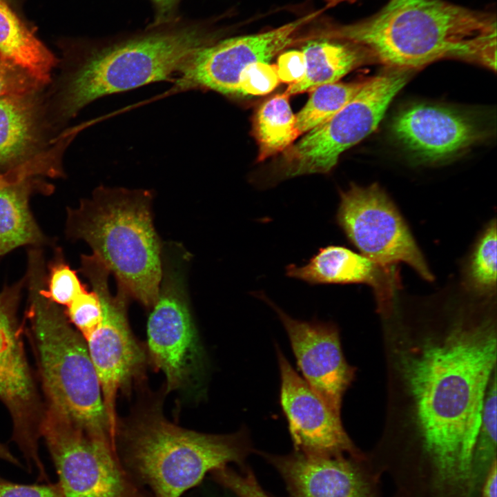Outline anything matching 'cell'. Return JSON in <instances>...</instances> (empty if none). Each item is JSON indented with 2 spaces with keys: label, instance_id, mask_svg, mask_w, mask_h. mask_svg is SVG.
I'll return each mask as SVG.
<instances>
[{
  "label": "cell",
  "instance_id": "37",
  "mask_svg": "<svg viewBox=\"0 0 497 497\" xmlns=\"http://www.w3.org/2000/svg\"><path fill=\"white\" fill-rule=\"evenodd\" d=\"M355 0H328V6H335L344 2H353Z\"/></svg>",
  "mask_w": 497,
  "mask_h": 497
},
{
  "label": "cell",
  "instance_id": "32",
  "mask_svg": "<svg viewBox=\"0 0 497 497\" xmlns=\"http://www.w3.org/2000/svg\"><path fill=\"white\" fill-rule=\"evenodd\" d=\"M0 497H64L58 483L23 485L0 477Z\"/></svg>",
  "mask_w": 497,
  "mask_h": 497
},
{
  "label": "cell",
  "instance_id": "22",
  "mask_svg": "<svg viewBox=\"0 0 497 497\" xmlns=\"http://www.w3.org/2000/svg\"><path fill=\"white\" fill-rule=\"evenodd\" d=\"M0 56L23 68L46 86L59 63L5 0H0Z\"/></svg>",
  "mask_w": 497,
  "mask_h": 497
},
{
  "label": "cell",
  "instance_id": "27",
  "mask_svg": "<svg viewBox=\"0 0 497 497\" xmlns=\"http://www.w3.org/2000/svg\"><path fill=\"white\" fill-rule=\"evenodd\" d=\"M48 268L46 294L55 303L67 306L86 289L77 272L65 262L60 248L56 250Z\"/></svg>",
  "mask_w": 497,
  "mask_h": 497
},
{
  "label": "cell",
  "instance_id": "20",
  "mask_svg": "<svg viewBox=\"0 0 497 497\" xmlns=\"http://www.w3.org/2000/svg\"><path fill=\"white\" fill-rule=\"evenodd\" d=\"M52 188L36 177L11 182L0 175V257L21 246L39 247L48 242L29 201L32 194H50Z\"/></svg>",
  "mask_w": 497,
  "mask_h": 497
},
{
  "label": "cell",
  "instance_id": "5",
  "mask_svg": "<svg viewBox=\"0 0 497 497\" xmlns=\"http://www.w3.org/2000/svg\"><path fill=\"white\" fill-rule=\"evenodd\" d=\"M153 198L150 190L100 186L77 208H68L66 224L67 237L89 245L117 288L149 309L157 300L162 273Z\"/></svg>",
  "mask_w": 497,
  "mask_h": 497
},
{
  "label": "cell",
  "instance_id": "34",
  "mask_svg": "<svg viewBox=\"0 0 497 497\" xmlns=\"http://www.w3.org/2000/svg\"><path fill=\"white\" fill-rule=\"evenodd\" d=\"M496 459L494 460L487 472L482 489L481 497H496L497 487Z\"/></svg>",
  "mask_w": 497,
  "mask_h": 497
},
{
  "label": "cell",
  "instance_id": "7",
  "mask_svg": "<svg viewBox=\"0 0 497 497\" xmlns=\"http://www.w3.org/2000/svg\"><path fill=\"white\" fill-rule=\"evenodd\" d=\"M64 497H153L127 471L105 436L86 431L46 403L41 425Z\"/></svg>",
  "mask_w": 497,
  "mask_h": 497
},
{
  "label": "cell",
  "instance_id": "30",
  "mask_svg": "<svg viewBox=\"0 0 497 497\" xmlns=\"http://www.w3.org/2000/svg\"><path fill=\"white\" fill-rule=\"evenodd\" d=\"M46 87L26 70L0 56V97L35 92Z\"/></svg>",
  "mask_w": 497,
  "mask_h": 497
},
{
  "label": "cell",
  "instance_id": "1",
  "mask_svg": "<svg viewBox=\"0 0 497 497\" xmlns=\"http://www.w3.org/2000/svg\"><path fill=\"white\" fill-rule=\"evenodd\" d=\"M435 326L387 332L389 420L418 437L440 480L467 483L496 372V322L490 313L463 311Z\"/></svg>",
  "mask_w": 497,
  "mask_h": 497
},
{
  "label": "cell",
  "instance_id": "24",
  "mask_svg": "<svg viewBox=\"0 0 497 497\" xmlns=\"http://www.w3.org/2000/svg\"><path fill=\"white\" fill-rule=\"evenodd\" d=\"M364 82L331 83L311 90V94L295 115L300 134L307 133L332 117L358 92Z\"/></svg>",
  "mask_w": 497,
  "mask_h": 497
},
{
  "label": "cell",
  "instance_id": "29",
  "mask_svg": "<svg viewBox=\"0 0 497 497\" xmlns=\"http://www.w3.org/2000/svg\"><path fill=\"white\" fill-rule=\"evenodd\" d=\"M280 82L276 65L262 61L252 63L240 75V94L265 95L273 90Z\"/></svg>",
  "mask_w": 497,
  "mask_h": 497
},
{
  "label": "cell",
  "instance_id": "35",
  "mask_svg": "<svg viewBox=\"0 0 497 497\" xmlns=\"http://www.w3.org/2000/svg\"><path fill=\"white\" fill-rule=\"evenodd\" d=\"M0 459L20 466V462L18 459L10 452L6 446L1 443H0Z\"/></svg>",
  "mask_w": 497,
  "mask_h": 497
},
{
  "label": "cell",
  "instance_id": "2",
  "mask_svg": "<svg viewBox=\"0 0 497 497\" xmlns=\"http://www.w3.org/2000/svg\"><path fill=\"white\" fill-rule=\"evenodd\" d=\"M215 37L204 27L186 24L66 46L60 70L43 92L50 123L58 131L99 98L174 82L193 53Z\"/></svg>",
  "mask_w": 497,
  "mask_h": 497
},
{
  "label": "cell",
  "instance_id": "11",
  "mask_svg": "<svg viewBox=\"0 0 497 497\" xmlns=\"http://www.w3.org/2000/svg\"><path fill=\"white\" fill-rule=\"evenodd\" d=\"M336 221L365 257L385 267L405 263L425 280H433L405 221L378 184H353L342 191Z\"/></svg>",
  "mask_w": 497,
  "mask_h": 497
},
{
  "label": "cell",
  "instance_id": "12",
  "mask_svg": "<svg viewBox=\"0 0 497 497\" xmlns=\"http://www.w3.org/2000/svg\"><path fill=\"white\" fill-rule=\"evenodd\" d=\"M25 277L0 291V400L12 422V438L39 477L46 476L39 453L44 405L32 377L17 312Z\"/></svg>",
  "mask_w": 497,
  "mask_h": 497
},
{
  "label": "cell",
  "instance_id": "3",
  "mask_svg": "<svg viewBox=\"0 0 497 497\" xmlns=\"http://www.w3.org/2000/svg\"><path fill=\"white\" fill-rule=\"evenodd\" d=\"M325 37L356 43L402 70L445 59L496 68V14L443 0H390L371 17L333 27Z\"/></svg>",
  "mask_w": 497,
  "mask_h": 497
},
{
  "label": "cell",
  "instance_id": "33",
  "mask_svg": "<svg viewBox=\"0 0 497 497\" xmlns=\"http://www.w3.org/2000/svg\"><path fill=\"white\" fill-rule=\"evenodd\" d=\"M276 68L280 81L290 84L299 81L306 71L302 51L293 50L283 52L277 59Z\"/></svg>",
  "mask_w": 497,
  "mask_h": 497
},
{
  "label": "cell",
  "instance_id": "8",
  "mask_svg": "<svg viewBox=\"0 0 497 497\" xmlns=\"http://www.w3.org/2000/svg\"><path fill=\"white\" fill-rule=\"evenodd\" d=\"M188 255L177 244L163 246L159 294L147 322L149 356L164 373L168 391L187 385L202 365V349L185 282Z\"/></svg>",
  "mask_w": 497,
  "mask_h": 497
},
{
  "label": "cell",
  "instance_id": "36",
  "mask_svg": "<svg viewBox=\"0 0 497 497\" xmlns=\"http://www.w3.org/2000/svg\"><path fill=\"white\" fill-rule=\"evenodd\" d=\"M156 6H158L161 9L166 10L169 8L175 0H153Z\"/></svg>",
  "mask_w": 497,
  "mask_h": 497
},
{
  "label": "cell",
  "instance_id": "14",
  "mask_svg": "<svg viewBox=\"0 0 497 497\" xmlns=\"http://www.w3.org/2000/svg\"><path fill=\"white\" fill-rule=\"evenodd\" d=\"M280 402L294 451L320 457L360 454L346 433L340 416L334 413L293 369L278 346Z\"/></svg>",
  "mask_w": 497,
  "mask_h": 497
},
{
  "label": "cell",
  "instance_id": "21",
  "mask_svg": "<svg viewBox=\"0 0 497 497\" xmlns=\"http://www.w3.org/2000/svg\"><path fill=\"white\" fill-rule=\"evenodd\" d=\"M302 51L306 61L305 74L301 80L289 86L284 92L289 95L337 82L369 56L356 43L329 37L308 41Z\"/></svg>",
  "mask_w": 497,
  "mask_h": 497
},
{
  "label": "cell",
  "instance_id": "17",
  "mask_svg": "<svg viewBox=\"0 0 497 497\" xmlns=\"http://www.w3.org/2000/svg\"><path fill=\"white\" fill-rule=\"evenodd\" d=\"M286 271L287 276L311 284H367L373 289L377 310L383 318H389L395 311L400 284L396 267L383 266L346 247L320 248L307 264H290Z\"/></svg>",
  "mask_w": 497,
  "mask_h": 497
},
{
  "label": "cell",
  "instance_id": "25",
  "mask_svg": "<svg viewBox=\"0 0 497 497\" xmlns=\"http://www.w3.org/2000/svg\"><path fill=\"white\" fill-rule=\"evenodd\" d=\"M466 282L480 295L491 296L496 287V223L491 222L477 240L466 269Z\"/></svg>",
  "mask_w": 497,
  "mask_h": 497
},
{
  "label": "cell",
  "instance_id": "4",
  "mask_svg": "<svg viewBox=\"0 0 497 497\" xmlns=\"http://www.w3.org/2000/svg\"><path fill=\"white\" fill-rule=\"evenodd\" d=\"M47 277L42 251L31 248L25 275L26 317L46 402L86 431L111 440L101 384L86 342L65 311L47 295Z\"/></svg>",
  "mask_w": 497,
  "mask_h": 497
},
{
  "label": "cell",
  "instance_id": "38",
  "mask_svg": "<svg viewBox=\"0 0 497 497\" xmlns=\"http://www.w3.org/2000/svg\"><path fill=\"white\" fill-rule=\"evenodd\" d=\"M6 1V0H5Z\"/></svg>",
  "mask_w": 497,
  "mask_h": 497
},
{
  "label": "cell",
  "instance_id": "28",
  "mask_svg": "<svg viewBox=\"0 0 497 497\" xmlns=\"http://www.w3.org/2000/svg\"><path fill=\"white\" fill-rule=\"evenodd\" d=\"M66 307V315L86 339L99 324L102 308L97 293L86 289L79 294Z\"/></svg>",
  "mask_w": 497,
  "mask_h": 497
},
{
  "label": "cell",
  "instance_id": "15",
  "mask_svg": "<svg viewBox=\"0 0 497 497\" xmlns=\"http://www.w3.org/2000/svg\"><path fill=\"white\" fill-rule=\"evenodd\" d=\"M257 297L278 315L306 382L331 410L340 416L342 398L353 380L354 369L345 360L336 325L294 319L262 293H258Z\"/></svg>",
  "mask_w": 497,
  "mask_h": 497
},
{
  "label": "cell",
  "instance_id": "16",
  "mask_svg": "<svg viewBox=\"0 0 497 497\" xmlns=\"http://www.w3.org/2000/svg\"><path fill=\"white\" fill-rule=\"evenodd\" d=\"M258 453L281 475L288 497H370L356 462L359 458L312 456L296 451L286 455Z\"/></svg>",
  "mask_w": 497,
  "mask_h": 497
},
{
  "label": "cell",
  "instance_id": "18",
  "mask_svg": "<svg viewBox=\"0 0 497 497\" xmlns=\"http://www.w3.org/2000/svg\"><path fill=\"white\" fill-rule=\"evenodd\" d=\"M44 89L0 97V175L36 163L56 142Z\"/></svg>",
  "mask_w": 497,
  "mask_h": 497
},
{
  "label": "cell",
  "instance_id": "9",
  "mask_svg": "<svg viewBox=\"0 0 497 497\" xmlns=\"http://www.w3.org/2000/svg\"><path fill=\"white\" fill-rule=\"evenodd\" d=\"M407 79V74L398 72L365 81L355 96L337 113L308 131L290 147L282 177L330 172L343 152L377 128L389 104Z\"/></svg>",
  "mask_w": 497,
  "mask_h": 497
},
{
  "label": "cell",
  "instance_id": "13",
  "mask_svg": "<svg viewBox=\"0 0 497 497\" xmlns=\"http://www.w3.org/2000/svg\"><path fill=\"white\" fill-rule=\"evenodd\" d=\"M309 17L271 30L214 41L195 51L175 81L177 90H211L225 95H240L239 78L252 63L269 61L289 46Z\"/></svg>",
  "mask_w": 497,
  "mask_h": 497
},
{
  "label": "cell",
  "instance_id": "19",
  "mask_svg": "<svg viewBox=\"0 0 497 497\" xmlns=\"http://www.w3.org/2000/svg\"><path fill=\"white\" fill-rule=\"evenodd\" d=\"M396 138L410 151L435 162L467 148L478 138L474 124L444 107L418 104L400 112L392 124Z\"/></svg>",
  "mask_w": 497,
  "mask_h": 497
},
{
  "label": "cell",
  "instance_id": "10",
  "mask_svg": "<svg viewBox=\"0 0 497 497\" xmlns=\"http://www.w3.org/2000/svg\"><path fill=\"white\" fill-rule=\"evenodd\" d=\"M80 271L101 301V321L85 340L99 380L110 438L115 445L118 433L117 396L140 373L145 354L128 325L127 305L130 298L119 288L117 295L110 293L108 269L95 255L84 254Z\"/></svg>",
  "mask_w": 497,
  "mask_h": 497
},
{
  "label": "cell",
  "instance_id": "23",
  "mask_svg": "<svg viewBox=\"0 0 497 497\" xmlns=\"http://www.w3.org/2000/svg\"><path fill=\"white\" fill-rule=\"evenodd\" d=\"M289 99L285 92L276 95L264 102L255 115L253 128L259 161L281 153L300 135Z\"/></svg>",
  "mask_w": 497,
  "mask_h": 497
},
{
  "label": "cell",
  "instance_id": "31",
  "mask_svg": "<svg viewBox=\"0 0 497 497\" xmlns=\"http://www.w3.org/2000/svg\"><path fill=\"white\" fill-rule=\"evenodd\" d=\"M215 480L237 497H269L248 467L235 471L227 466L213 472Z\"/></svg>",
  "mask_w": 497,
  "mask_h": 497
},
{
  "label": "cell",
  "instance_id": "6",
  "mask_svg": "<svg viewBox=\"0 0 497 497\" xmlns=\"http://www.w3.org/2000/svg\"><path fill=\"white\" fill-rule=\"evenodd\" d=\"M116 447L124 467L153 497H181L210 471L231 462L246 467L255 451L244 427L226 435L203 433L178 427L155 410L117 436Z\"/></svg>",
  "mask_w": 497,
  "mask_h": 497
},
{
  "label": "cell",
  "instance_id": "26",
  "mask_svg": "<svg viewBox=\"0 0 497 497\" xmlns=\"http://www.w3.org/2000/svg\"><path fill=\"white\" fill-rule=\"evenodd\" d=\"M496 372L491 378L485 395L480 426L475 444L469 484L476 487L483 472L489 469L496 459Z\"/></svg>",
  "mask_w": 497,
  "mask_h": 497
}]
</instances>
